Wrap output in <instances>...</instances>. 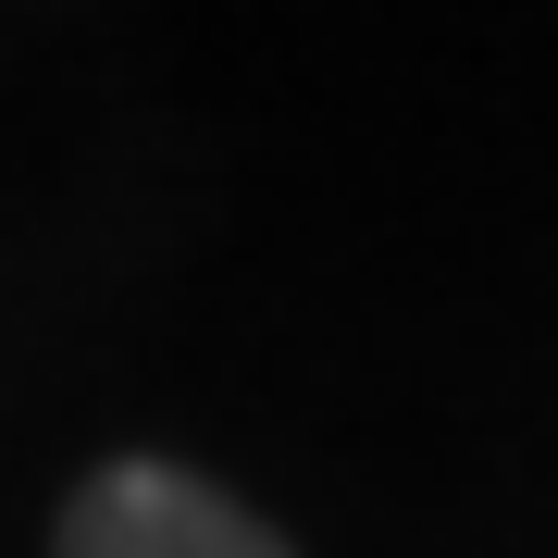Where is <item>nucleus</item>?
I'll list each match as a JSON object with an SVG mask.
<instances>
[{
  "mask_svg": "<svg viewBox=\"0 0 558 558\" xmlns=\"http://www.w3.org/2000/svg\"><path fill=\"white\" fill-rule=\"evenodd\" d=\"M50 558H299L260 509H236L223 484L174 472V459H112L75 484Z\"/></svg>",
  "mask_w": 558,
  "mask_h": 558,
  "instance_id": "nucleus-1",
  "label": "nucleus"
}]
</instances>
